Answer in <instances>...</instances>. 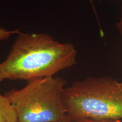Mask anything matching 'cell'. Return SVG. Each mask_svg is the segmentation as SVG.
<instances>
[{"label":"cell","instance_id":"cell-1","mask_svg":"<svg viewBox=\"0 0 122 122\" xmlns=\"http://www.w3.org/2000/svg\"><path fill=\"white\" fill-rule=\"evenodd\" d=\"M77 50L46 33H19L6 59L0 63V81L53 77L76 63Z\"/></svg>","mask_w":122,"mask_h":122},{"label":"cell","instance_id":"cell-2","mask_svg":"<svg viewBox=\"0 0 122 122\" xmlns=\"http://www.w3.org/2000/svg\"><path fill=\"white\" fill-rule=\"evenodd\" d=\"M63 100L72 119H122V81L88 77L65 88Z\"/></svg>","mask_w":122,"mask_h":122},{"label":"cell","instance_id":"cell-3","mask_svg":"<svg viewBox=\"0 0 122 122\" xmlns=\"http://www.w3.org/2000/svg\"><path fill=\"white\" fill-rule=\"evenodd\" d=\"M66 83L59 77L34 79L5 95L16 110L19 122H59L67 115L63 100Z\"/></svg>","mask_w":122,"mask_h":122},{"label":"cell","instance_id":"cell-4","mask_svg":"<svg viewBox=\"0 0 122 122\" xmlns=\"http://www.w3.org/2000/svg\"><path fill=\"white\" fill-rule=\"evenodd\" d=\"M0 122H19L16 110L5 95L0 94Z\"/></svg>","mask_w":122,"mask_h":122},{"label":"cell","instance_id":"cell-5","mask_svg":"<svg viewBox=\"0 0 122 122\" xmlns=\"http://www.w3.org/2000/svg\"><path fill=\"white\" fill-rule=\"evenodd\" d=\"M19 31L18 30H8L6 29L0 28V41L7 40L11 35L18 34Z\"/></svg>","mask_w":122,"mask_h":122},{"label":"cell","instance_id":"cell-6","mask_svg":"<svg viewBox=\"0 0 122 122\" xmlns=\"http://www.w3.org/2000/svg\"><path fill=\"white\" fill-rule=\"evenodd\" d=\"M72 122H122L119 119H72Z\"/></svg>","mask_w":122,"mask_h":122},{"label":"cell","instance_id":"cell-7","mask_svg":"<svg viewBox=\"0 0 122 122\" xmlns=\"http://www.w3.org/2000/svg\"><path fill=\"white\" fill-rule=\"evenodd\" d=\"M116 26L118 29V31L119 32L120 35L122 36V11H121V15H120V18L119 22L116 24Z\"/></svg>","mask_w":122,"mask_h":122},{"label":"cell","instance_id":"cell-8","mask_svg":"<svg viewBox=\"0 0 122 122\" xmlns=\"http://www.w3.org/2000/svg\"><path fill=\"white\" fill-rule=\"evenodd\" d=\"M59 122H72V119L71 118H70L69 117H68V115L66 116V117L63 119L62 120H61V121Z\"/></svg>","mask_w":122,"mask_h":122},{"label":"cell","instance_id":"cell-9","mask_svg":"<svg viewBox=\"0 0 122 122\" xmlns=\"http://www.w3.org/2000/svg\"><path fill=\"white\" fill-rule=\"evenodd\" d=\"M90 1H92V0H90Z\"/></svg>","mask_w":122,"mask_h":122}]
</instances>
